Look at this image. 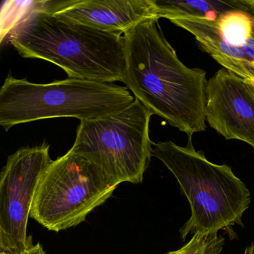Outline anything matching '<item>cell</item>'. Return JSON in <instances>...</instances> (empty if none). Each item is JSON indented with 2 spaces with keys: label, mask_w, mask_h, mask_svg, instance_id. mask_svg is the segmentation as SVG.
I'll return each instance as SVG.
<instances>
[{
  "label": "cell",
  "mask_w": 254,
  "mask_h": 254,
  "mask_svg": "<svg viewBox=\"0 0 254 254\" xmlns=\"http://www.w3.org/2000/svg\"><path fill=\"white\" fill-rule=\"evenodd\" d=\"M124 82L152 115L192 136L206 126V72L181 62L158 20L149 19L123 35Z\"/></svg>",
  "instance_id": "cell-1"
},
{
  "label": "cell",
  "mask_w": 254,
  "mask_h": 254,
  "mask_svg": "<svg viewBox=\"0 0 254 254\" xmlns=\"http://www.w3.org/2000/svg\"><path fill=\"white\" fill-rule=\"evenodd\" d=\"M45 5L10 31L8 41L20 56L51 62L69 78L124 82V36L59 20Z\"/></svg>",
  "instance_id": "cell-2"
},
{
  "label": "cell",
  "mask_w": 254,
  "mask_h": 254,
  "mask_svg": "<svg viewBox=\"0 0 254 254\" xmlns=\"http://www.w3.org/2000/svg\"><path fill=\"white\" fill-rule=\"evenodd\" d=\"M172 141L153 143L152 154L176 178L191 208L190 219L180 229L183 242L188 235L226 230L242 226V217L251 204L248 187L226 164H215L193 146Z\"/></svg>",
  "instance_id": "cell-3"
},
{
  "label": "cell",
  "mask_w": 254,
  "mask_h": 254,
  "mask_svg": "<svg viewBox=\"0 0 254 254\" xmlns=\"http://www.w3.org/2000/svg\"><path fill=\"white\" fill-rule=\"evenodd\" d=\"M127 87L68 78L36 84L8 75L0 89V126L8 131L23 123L60 117L93 120L134 102Z\"/></svg>",
  "instance_id": "cell-4"
},
{
  "label": "cell",
  "mask_w": 254,
  "mask_h": 254,
  "mask_svg": "<svg viewBox=\"0 0 254 254\" xmlns=\"http://www.w3.org/2000/svg\"><path fill=\"white\" fill-rule=\"evenodd\" d=\"M151 116L135 99L118 112L83 120L71 150L96 165L117 187L141 184L153 156Z\"/></svg>",
  "instance_id": "cell-5"
},
{
  "label": "cell",
  "mask_w": 254,
  "mask_h": 254,
  "mask_svg": "<svg viewBox=\"0 0 254 254\" xmlns=\"http://www.w3.org/2000/svg\"><path fill=\"white\" fill-rule=\"evenodd\" d=\"M117 188L96 165L70 149L41 177L30 218L49 231L68 230L84 222Z\"/></svg>",
  "instance_id": "cell-6"
},
{
  "label": "cell",
  "mask_w": 254,
  "mask_h": 254,
  "mask_svg": "<svg viewBox=\"0 0 254 254\" xmlns=\"http://www.w3.org/2000/svg\"><path fill=\"white\" fill-rule=\"evenodd\" d=\"M50 145L20 148L0 174V250L20 254L27 245L28 221L41 177L51 164Z\"/></svg>",
  "instance_id": "cell-7"
},
{
  "label": "cell",
  "mask_w": 254,
  "mask_h": 254,
  "mask_svg": "<svg viewBox=\"0 0 254 254\" xmlns=\"http://www.w3.org/2000/svg\"><path fill=\"white\" fill-rule=\"evenodd\" d=\"M171 22L190 32L200 48L224 69L254 81V17L251 13L239 5L213 20L187 18Z\"/></svg>",
  "instance_id": "cell-8"
},
{
  "label": "cell",
  "mask_w": 254,
  "mask_h": 254,
  "mask_svg": "<svg viewBox=\"0 0 254 254\" xmlns=\"http://www.w3.org/2000/svg\"><path fill=\"white\" fill-rule=\"evenodd\" d=\"M206 120L226 139L254 148V96L245 79L221 69L207 81Z\"/></svg>",
  "instance_id": "cell-9"
},
{
  "label": "cell",
  "mask_w": 254,
  "mask_h": 254,
  "mask_svg": "<svg viewBox=\"0 0 254 254\" xmlns=\"http://www.w3.org/2000/svg\"><path fill=\"white\" fill-rule=\"evenodd\" d=\"M51 12L63 21L120 35H126L145 20H158L151 0L63 1Z\"/></svg>",
  "instance_id": "cell-10"
},
{
  "label": "cell",
  "mask_w": 254,
  "mask_h": 254,
  "mask_svg": "<svg viewBox=\"0 0 254 254\" xmlns=\"http://www.w3.org/2000/svg\"><path fill=\"white\" fill-rule=\"evenodd\" d=\"M157 18L213 20L227 10L238 8L236 0H151Z\"/></svg>",
  "instance_id": "cell-11"
},
{
  "label": "cell",
  "mask_w": 254,
  "mask_h": 254,
  "mask_svg": "<svg viewBox=\"0 0 254 254\" xmlns=\"http://www.w3.org/2000/svg\"><path fill=\"white\" fill-rule=\"evenodd\" d=\"M225 239L218 232L197 233L179 249L165 254H222Z\"/></svg>",
  "instance_id": "cell-12"
},
{
  "label": "cell",
  "mask_w": 254,
  "mask_h": 254,
  "mask_svg": "<svg viewBox=\"0 0 254 254\" xmlns=\"http://www.w3.org/2000/svg\"><path fill=\"white\" fill-rule=\"evenodd\" d=\"M20 254H46L44 248L41 243L34 245L32 236L28 238L27 245Z\"/></svg>",
  "instance_id": "cell-13"
},
{
  "label": "cell",
  "mask_w": 254,
  "mask_h": 254,
  "mask_svg": "<svg viewBox=\"0 0 254 254\" xmlns=\"http://www.w3.org/2000/svg\"><path fill=\"white\" fill-rule=\"evenodd\" d=\"M242 9L251 13L254 17V0H236Z\"/></svg>",
  "instance_id": "cell-14"
},
{
  "label": "cell",
  "mask_w": 254,
  "mask_h": 254,
  "mask_svg": "<svg viewBox=\"0 0 254 254\" xmlns=\"http://www.w3.org/2000/svg\"><path fill=\"white\" fill-rule=\"evenodd\" d=\"M244 254H254V244L251 243L249 246L245 248Z\"/></svg>",
  "instance_id": "cell-15"
},
{
  "label": "cell",
  "mask_w": 254,
  "mask_h": 254,
  "mask_svg": "<svg viewBox=\"0 0 254 254\" xmlns=\"http://www.w3.org/2000/svg\"><path fill=\"white\" fill-rule=\"evenodd\" d=\"M245 81L248 83V86H249L250 89H251V92L254 96V81H252V80H245Z\"/></svg>",
  "instance_id": "cell-16"
},
{
  "label": "cell",
  "mask_w": 254,
  "mask_h": 254,
  "mask_svg": "<svg viewBox=\"0 0 254 254\" xmlns=\"http://www.w3.org/2000/svg\"><path fill=\"white\" fill-rule=\"evenodd\" d=\"M0 254H10V253L4 252V251H1V252H0Z\"/></svg>",
  "instance_id": "cell-17"
}]
</instances>
